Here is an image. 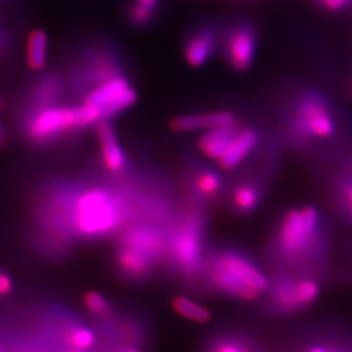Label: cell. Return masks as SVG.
<instances>
[{
	"mask_svg": "<svg viewBox=\"0 0 352 352\" xmlns=\"http://www.w3.org/2000/svg\"><path fill=\"white\" fill-rule=\"evenodd\" d=\"M258 192L257 189L248 184L240 186L234 193V204L241 213H248L257 206Z\"/></svg>",
	"mask_w": 352,
	"mask_h": 352,
	"instance_id": "cell-21",
	"label": "cell"
},
{
	"mask_svg": "<svg viewBox=\"0 0 352 352\" xmlns=\"http://www.w3.org/2000/svg\"><path fill=\"white\" fill-rule=\"evenodd\" d=\"M258 142V135L254 129L247 128L236 132L228 142L226 151L221 155L218 162L223 170H232L251 153Z\"/></svg>",
	"mask_w": 352,
	"mask_h": 352,
	"instance_id": "cell-12",
	"label": "cell"
},
{
	"mask_svg": "<svg viewBox=\"0 0 352 352\" xmlns=\"http://www.w3.org/2000/svg\"><path fill=\"white\" fill-rule=\"evenodd\" d=\"M76 235L82 239H101L111 235L126 221V205L113 192L104 188L88 189L76 196L65 208Z\"/></svg>",
	"mask_w": 352,
	"mask_h": 352,
	"instance_id": "cell-1",
	"label": "cell"
},
{
	"mask_svg": "<svg viewBox=\"0 0 352 352\" xmlns=\"http://www.w3.org/2000/svg\"><path fill=\"white\" fill-rule=\"evenodd\" d=\"M321 3L330 11H340L342 8L347 7L351 0H321Z\"/></svg>",
	"mask_w": 352,
	"mask_h": 352,
	"instance_id": "cell-25",
	"label": "cell"
},
{
	"mask_svg": "<svg viewBox=\"0 0 352 352\" xmlns=\"http://www.w3.org/2000/svg\"><path fill=\"white\" fill-rule=\"evenodd\" d=\"M173 308L177 315L190 320L193 322L205 324L212 320V314L206 307L199 302H193L186 296H176L173 300Z\"/></svg>",
	"mask_w": 352,
	"mask_h": 352,
	"instance_id": "cell-16",
	"label": "cell"
},
{
	"mask_svg": "<svg viewBox=\"0 0 352 352\" xmlns=\"http://www.w3.org/2000/svg\"><path fill=\"white\" fill-rule=\"evenodd\" d=\"M64 340L71 350L88 351L91 347H94L97 337L90 327L72 325L65 330Z\"/></svg>",
	"mask_w": 352,
	"mask_h": 352,
	"instance_id": "cell-17",
	"label": "cell"
},
{
	"mask_svg": "<svg viewBox=\"0 0 352 352\" xmlns=\"http://www.w3.org/2000/svg\"><path fill=\"white\" fill-rule=\"evenodd\" d=\"M26 60L32 69L39 71L47 62V34L43 30H33L26 45Z\"/></svg>",
	"mask_w": 352,
	"mask_h": 352,
	"instance_id": "cell-15",
	"label": "cell"
},
{
	"mask_svg": "<svg viewBox=\"0 0 352 352\" xmlns=\"http://www.w3.org/2000/svg\"><path fill=\"white\" fill-rule=\"evenodd\" d=\"M168 247L175 266L186 276L193 277L201 270L202 230L196 218L190 217L176 230L174 236L168 241Z\"/></svg>",
	"mask_w": 352,
	"mask_h": 352,
	"instance_id": "cell-5",
	"label": "cell"
},
{
	"mask_svg": "<svg viewBox=\"0 0 352 352\" xmlns=\"http://www.w3.org/2000/svg\"><path fill=\"white\" fill-rule=\"evenodd\" d=\"M296 126L305 136L318 139L330 138L336 131L327 104L317 97L302 100L296 115Z\"/></svg>",
	"mask_w": 352,
	"mask_h": 352,
	"instance_id": "cell-8",
	"label": "cell"
},
{
	"mask_svg": "<svg viewBox=\"0 0 352 352\" xmlns=\"http://www.w3.org/2000/svg\"><path fill=\"white\" fill-rule=\"evenodd\" d=\"M84 304L89 312L96 317H107L113 312V305L100 292L89 291L84 295Z\"/></svg>",
	"mask_w": 352,
	"mask_h": 352,
	"instance_id": "cell-20",
	"label": "cell"
},
{
	"mask_svg": "<svg viewBox=\"0 0 352 352\" xmlns=\"http://www.w3.org/2000/svg\"><path fill=\"white\" fill-rule=\"evenodd\" d=\"M28 139L36 144H47L62 135L78 129L76 106H46L34 110L26 122Z\"/></svg>",
	"mask_w": 352,
	"mask_h": 352,
	"instance_id": "cell-4",
	"label": "cell"
},
{
	"mask_svg": "<svg viewBox=\"0 0 352 352\" xmlns=\"http://www.w3.org/2000/svg\"><path fill=\"white\" fill-rule=\"evenodd\" d=\"M3 140H4V133H3V129L0 128V144L3 142Z\"/></svg>",
	"mask_w": 352,
	"mask_h": 352,
	"instance_id": "cell-28",
	"label": "cell"
},
{
	"mask_svg": "<svg viewBox=\"0 0 352 352\" xmlns=\"http://www.w3.org/2000/svg\"><path fill=\"white\" fill-rule=\"evenodd\" d=\"M349 199H350V201H351L352 205V187L350 188V190H349Z\"/></svg>",
	"mask_w": 352,
	"mask_h": 352,
	"instance_id": "cell-29",
	"label": "cell"
},
{
	"mask_svg": "<svg viewBox=\"0 0 352 352\" xmlns=\"http://www.w3.org/2000/svg\"><path fill=\"white\" fill-rule=\"evenodd\" d=\"M236 132V124L208 129L199 140L197 146L208 158L218 161Z\"/></svg>",
	"mask_w": 352,
	"mask_h": 352,
	"instance_id": "cell-14",
	"label": "cell"
},
{
	"mask_svg": "<svg viewBox=\"0 0 352 352\" xmlns=\"http://www.w3.org/2000/svg\"><path fill=\"white\" fill-rule=\"evenodd\" d=\"M164 234L151 226L128 228L120 240L116 263L124 277H148L167 247Z\"/></svg>",
	"mask_w": 352,
	"mask_h": 352,
	"instance_id": "cell-3",
	"label": "cell"
},
{
	"mask_svg": "<svg viewBox=\"0 0 352 352\" xmlns=\"http://www.w3.org/2000/svg\"><path fill=\"white\" fill-rule=\"evenodd\" d=\"M123 352H140L139 350H136V349H129V350H126V351Z\"/></svg>",
	"mask_w": 352,
	"mask_h": 352,
	"instance_id": "cell-30",
	"label": "cell"
},
{
	"mask_svg": "<svg viewBox=\"0 0 352 352\" xmlns=\"http://www.w3.org/2000/svg\"><path fill=\"white\" fill-rule=\"evenodd\" d=\"M215 47V34L210 29H201L186 43V60L192 67H201L209 60Z\"/></svg>",
	"mask_w": 352,
	"mask_h": 352,
	"instance_id": "cell-13",
	"label": "cell"
},
{
	"mask_svg": "<svg viewBox=\"0 0 352 352\" xmlns=\"http://www.w3.org/2000/svg\"><path fill=\"white\" fill-rule=\"evenodd\" d=\"M256 37L250 26H239L235 29L227 41V58L230 64L238 69L244 71L250 68L254 58Z\"/></svg>",
	"mask_w": 352,
	"mask_h": 352,
	"instance_id": "cell-9",
	"label": "cell"
},
{
	"mask_svg": "<svg viewBox=\"0 0 352 352\" xmlns=\"http://www.w3.org/2000/svg\"><path fill=\"white\" fill-rule=\"evenodd\" d=\"M235 124L234 113L227 111L219 113H197V115H183L171 120L170 126L175 132H193L200 129H213L218 126Z\"/></svg>",
	"mask_w": 352,
	"mask_h": 352,
	"instance_id": "cell-11",
	"label": "cell"
},
{
	"mask_svg": "<svg viewBox=\"0 0 352 352\" xmlns=\"http://www.w3.org/2000/svg\"><path fill=\"white\" fill-rule=\"evenodd\" d=\"M195 186L199 195L204 197H213L222 187V179L214 171H204L196 177Z\"/></svg>",
	"mask_w": 352,
	"mask_h": 352,
	"instance_id": "cell-19",
	"label": "cell"
},
{
	"mask_svg": "<svg viewBox=\"0 0 352 352\" xmlns=\"http://www.w3.org/2000/svg\"><path fill=\"white\" fill-rule=\"evenodd\" d=\"M294 287H295V282H291L287 279H283L279 282V285L274 289V300L279 308L286 311L298 309V305L295 302Z\"/></svg>",
	"mask_w": 352,
	"mask_h": 352,
	"instance_id": "cell-22",
	"label": "cell"
},
{
	"mask_svg": "<svg viewBox=\"0 0 352 352\" xmlns=\"http://www.w3.org/2000/svg\"><path fill=\"white\" fill-rule=\"evenodd\" d=\"M0 352H3V349H1V346H0Z\"/></svg>",
	"mask_w": 352,
	"mask_h": 352,
	"instance_id": "cell-32",
	"label": "cell"
},
{
	"mask_svg": "<svg viewBox=\"0 0 352 352\" xmlns=\"http://www.w3.org/2000/svg\"><path fill=\"white\" fill-rule=\"evenodd\" d=\"M307 352H334L331 351V350H329V349H325V347H321V346H317V347H312V349H309Z\"/></svg>",
	"mask_w": 352,
	"mask_h": 352,
	"instance_id": "cell-27",
	"label": "cell"
},
{
	"mask_svg": "<svg viewBox=\"0 0 352 352\" xmlns=\"http://www.w3.org/2000/svg\"><path fill=\"white\" fill-rule=\"evenodd\" d=\"M68 352H87V351H78V350H69Z\"/></svg>",
	"mask_w": 352,
	"mask_h": 352,
	"instance_id": "cell-31",
	"label": "cell"
},
{
	"mask_svg": "<svg viewBox=\"0 0 352 352\" xmlns=\"http://www.w3.org/2000/svg\"><path fill=\"white\" fill-rule=\"evenodd\" d=\"M97 139L101 148L104 167L113 174L122 173L126 166V153L122 149L109 120H101L97 124Z\"/></svg>",
	"mask_w": 352,
	"mask_h": 352,
	"instance_id": "cell-10",
	"label": "cell"
},
{
	"mask_svg": "<svg viewBox=\"0 0 352 352\" xmlns=\"http://www.w3.org/2000/svg\"><path fill=\"white\" fill-rule=\"evenodd\" d=\"M210 278L219 291L245 302L256 300L269 289L264 273L239 252L225 251L215 256Z\"/></svg>",
	"mask_w": 352,
	"mask_h": 352,
	"instance_id": "cell-2",
	"label": "cell"
},
{
	"mask_svg": "<svg viewBox=\"0 0 352 352\" xmlns=\"http://www.w3.org/2000/svg\"><path fill=\"white\" fill-rule=\"evenodd\" d=\"M213 352H247V350H244V347L238 344L236 342L223 340L215 346Z\"/></svg>",
	"mask_w": 352,
	"mask_h": 352,
	"instance_id": "cell-23",
	"label": "cell"
},
{
	"mask_svg": "<svg viewBox=\"0 0 352 352\" xmlns=\"http://www.w3.org/2000/svg\"><path fill=\"white\" fill-rule=\"evenodd\" d=\"M133 1L138 3L142 8L148 10V11L153 13V14H155L158 7H160V1H161V0H133Z\"/></svg>",
	"mask_w": 352,
	"mask_h": 352,
	"instance_id": "cell-26",
	"label": "cell"
},
{
	"mask_svg": "<svg viewBox=\"0 0 352 352\" xmlns=\"http://www.w3.org/2000/svg\"><path fill=\"white\" fill-rule=\"evenodd\" d=\"M318 221L320 215L314 206L289 210L279 230L280 247L289 253L308 250L317 232Z\"/></svg>",
	"mask_w": 352,
	"mask_h": 352,
	"instance_id": "cell-7",
	"label": "cell"
},
{
	"mask_svg": "<svg viewBox=\"0 0 352 352\" xmlns=\"http://www.w3.org/2000/svg\"><path fill=\"white\" fill-rule=\"evenodd\" d=\"M13 289L12 278L6 272L0 270V298L7 296Z\"/></svg>",
	"mask_w": 352,
	"mask_h": 352,
	"instance_id": "cell-24",
	"label": "cell"
},
{
	"mask_svg": "<svg viewBox=\"0 0 352 352\" xmlns=\"http://www.w3.org/2000/svg\"><path fill=\"white\" fill-rule=\"evenodd\" d=\"M294 294L298 308L308 307L318 299L320 285L314 279H302L299 282H295Z\"/></svg>",
	"mask_w": 352,
	"mask_h": 352,
	"instance_id": "cell-18",
	"label": "cell"
},
{
	"mask_svg": "<svg viewBox=\"0 0 352 352\" xmlns=\"http://www.w3.org/2000/svg\"><path fill=\"white\" fill-rule=\"evenodd\" d=\"M138 101V93L131 87L124 76L116 75L90 89L84 97V102L101 110L103 120L132 107Z\"/></svg>",
	"mask_w": 352,
	"mask_h": 352,
	"instance_id": "cell-6",
	"label": "cell"
}]
</instances>
